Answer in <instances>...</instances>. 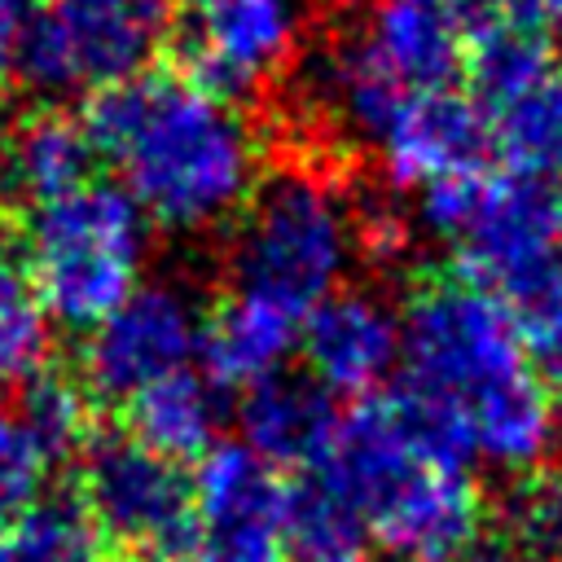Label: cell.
I'll return each mask as SVG.
<instances>
[{
    "instance_id": "obj_1",
    "label": "cell",
    "mask_w": 562,
    "mask_h": 562,
    "mask_svg": "<svg viewBox=\"0 0 562 562\" xmlns=\"http://www.w3.org/2000/svg\"><path fill=\"white\" fill-rule=\"evenodd\" d=\"M83 132L97 162L119 171L145 220L193 233L237 220L263 180V136L237 101H224L180 70H145L83 101Z\"/></svg>"
},
{
    "instance_id": "obj_2",
    "label": "cell",
    "mask_w": 562,
    "mask_h": 562,
    "mask_svg": "<svg viewBox=\"0 0 562 562\" xmlns=\"http://www.w3.org/2000/svg\"><path fill=\"white\" fill-rule=\"evenodd\" d=\"M404 378L448 400L474 448L536 470L553 430V395L531 373L514 312L457 263H426L404 281Z\"/></svg>"
},
{
    "instance_id": "obj_3",
    "label": "cell",
    "mask_w": 562,
    "mask_h": 562,
    "mask_svg": "<svg viewBox=\"0 0 562 562\" xmlns=\"http://www.w3.org/2000/svg\"><path fill=\"white\" fill-rule=\"evenodd\" d=\"M351 241V202H342L334 176L316 167H281L263 176L237 211L228 241L233 290L303 321L329 299Z\"/></svg>"
},
{
    "instance_id": "obj_4",
    "label": "cell",
    "mask_w": 562,
    "mask_h": 562,
    "mask_svg": "<svg viewBox=\"0 0 562 562\" xmlns=\"http://www.w3.org/2000/svg\"><path fill=\"white\" fill-rule=\"evenodd\" d=\"M26 272L44 316L97 329L132 290L145 259V211L123 184L88 180L18 215Z\"/></svg>"
},
{
    "instance_id": "obj_5",
    "label": "cell",
    "mask_w": 562,
    "mask_h": 562,
    "mask_svg": "<svg viewBox=\"0 0 562 562\" xmlns=\"http://www.w3.org/2000/svg\"><path fill=\"white\" fill-rule=\"evenodd\" d=\"M162 40V0H44L26 22L18 83L44 101H92L145 75Z\"/></svg>"
},
{
    "instance_id": "obj_6",
    "label": "cell",
    "mask_w": 562,
    "mask_h": 562,
    "mask_svg": "<svg viewBox=\"0 0 562 562\" xmlns=\"http://www.w3.org/2000/svg\"><path fill=\"white\" fill-rule=\"evenodd\" d=\"M75 492L119 558L184 562L202 544L193 474L127 430H97L88 439Z\"/></svg>"
},
{
    "instance_id": "obj_7",
    "label": "cell",
    "mask_w": 562,
    "mask_h": 562,
    "mask_svg": "<svg viewBox=\"0 0 562 562\" xmlns=\"http://www.w3.org/2000/svg\"><path fill=\"white\" fill-rule=\"evenodd\" d=\"M167 44L184 79L241 101L294 66L303 0H171Z\"/></svg>"
},
{
    "instance_id": "obj_8",
    "label": "cell",
    "mask_w": 562,
    "mask_h": 562,
    "mask_svg": "<svg viewBox=\"0 0 562 562\" xmlns=\"http://www.w3.org/2000/svg\"><path fill=\"white\" fill-rule=\"evenodd\" d=\"M562 189L514 171H492L487 198L470 228L457 237L452 263L505 303L522 299L536 281L562 268Z\"/></svg>"
},
{
    "instance_id": "obj_9",
    "label": "cell",
    "mask_w": 562,
    "mask_h": 562,
    "mask_svg": "<svg viewBox=\"0 0 562 562\" xmlns=\"http://www.w3.org/2000/svg\"><path fill=\"white\" fill-rule=\"evenodd\" d=\"M198 338L202 325L189 299L171 285H145L88 334L75 373L97 404H127L149 382L184 369Z\"/></svg>"
},
{
    "instance_id": "obj_10",
    "label": "cell",
    "mask_w": 562,
    "mask_h": 562,
    "mask_svg": "<svg viewBox=\"0 0 562 562\" xmlns=\"http://www.w3.org/2000/svg\"><path fill=\"white\" fill-rule=\"evenodd\" d=\"M364 527L395 562H452L487 527V496L465 470L417 465Z\"/></svg>"
},
{
    "instance_id": "obj_11",
    "label": "cell",
    "mask_w": 562,
    "mask_h": 562,
    "mask_svg": "<svg viewBox=\"0 0 562 562\" xmlns=\"http://www.w3.org/2000/svg\"><path fill=\"white\" fill-rule=\"evenodd\" d=\"M386 176L395 184H430L492 162V123L461 88L413 92L378 136Z\"/></svg>"
},
{
    "instance_id": "obj_12",
    "label": "cell",
    "mask_w": 562,
    "mask_h": 562,
    "mask_svg": "<svg viewBox=\"0 0 562 562\" xmlns=\"http://www.w3.org/2000/svg\"><path fill=\"white\" fill-rule=\"evenodd\" d=\"M303 342V360L312 369V378L325 391H347V395H373V386L386 378L400 334L391 312L360 294V290H342L321 299L299 329Z\"/></svg>"
},
{
    "instance_id": "obj_13",
    "label": "cell",
    "mask_w": 562,
    "mask_h": 562,
    "mask_svg": "<svg viewBox=\"0 0 562 562\" xmlns=\"http://www.w3.org/2000/svg\"><path fill=\"white\" fill-rule=\"evenodd\" d=\"M369 66L400 92H439L461 79V26L417 0H378L351 31Z\"/></svg>"
},
{
    "instance_id": "obj_14",
    "label": "cell",
    "mask_w": 562,
    "mask_h": 562,
    "mask_svg": "<svg viewBox=\"0 0 562 562\" xmlns=\"http://www.w3.org/2000/svg\"><path fill=\"white\" fill-rule=\"evenodd\" d=\"M246 448L255 457H263L268 465L285 470H316L334 443L338 430V413L329 391L316 378H299V373H268L263 382L246 386L241 408H237Z\"/></svg>"
},
{
    "instance_id": "obj_15",
    "label": "cell",
    "mask_w": 562,
    "mask_h": 562,
    "mask_svg": "<svg viewBox=\"0 0 562 562\" xmlns=\"http://www.w3.org/2000/svg\"><path fill=\"white\" fill-rule=\"evenodd\" d=\"M290 474L246 443H215L193 474L202 536H281Z\"/></svg>"
},
{
    "instance_id": "obj_16",
    "label": "cell",
    "mask_w": 562,
    "mask_h": 562,
    "mask_svg": "<svg viewBox=\"0 0 562 562\" xmlns=\"http://www.w3.org/2000/svg\"><path fill=\"white\" fill-rule=\"evenodd\" d=\"M294 316H285L281 307L250 299V294H228L206 312L198 351L206 360V378L215 386H255L268 373L281 369L285 351L299 338Z\"/></svg>"
},
{
    "instance_id": "obj_17",
    "label": "cell",
    "mask_w": 562,
    "mask_h": 562,
    "mask_svg": "<svg viewBox=\"0 0 562 562\" xmlns=\"http://www.w3.org/2000/svg\"><path fill=\"white\" fill-rule=\"evenodd\" d=\"M553 70L558 61L549 35L518 26L501 13H483L461 35V79L483 114H496L501 105L518 101Z\"/></svg>"
},
{
    "instance_id": "obj_18",
    "label": "cell",
    "mask_w": 562,
    "mask_h": 562,
    "mask_svg": "<svg viewBox=\"0 0 562 562\" xmlns=\"http://www.w3.org/2000/svg\"><path fill=\"white\" fill-rule=\"evenodd\" d=\"M97 149L83 132V119H70L61 110H40L13 127V154H9V180H13V211L53 202L79 184L92 180Z\"/></svg>"
},
{
    "instance_id": "obj_19",
    "label": "cell",
    "mask_w": 562,
    "mask_h": 562,
    "mask_svg": "<svg viewBox=\"0 0 562 562\" xmlns=\"http://www.w3.org/2000/svg\"><path fill=\"white\" fill-rule=\"evenodd\" d=\"M127 435L167 461H202L215 448V395L211 382L176 369L127 400Z\"/></svg>"
},
{
    "instance_id": "obj_20",
    "label": "cell",
    "mask_w": 562,
    "mask_h": 562,
    "mask_svg": "<svg viewBox=\"0 0 562 562\" xmlns=\"http://www.w3.org/2000/svg\"><path fill=\"white\" fill-rule=\"evenodd\" d=\"M0 562H114V549L83 496L57 492L0 531Z\"/></svg>"
},
{
    "instance_id": "obj_21",
    "label": "cell",
    "mask_w": 562,
    "mask_h": 562,
    "mask_svg": "<svg viewBox=\"0 0 562 562\" xmlns=\"http://www.w3.org/2000/svg\"><path fill=\"white\" fill-rule=\"evenodd\" d=\"M492 123V158L514 176L553 180L562 176V66L544 75L531 92L487 114Z\"/></svg>"
},
{
    "instance_id": "obj_22",
    "label": "cell",
    "mask_w": 562,
    "mask_h": 562,
    "mask_svg": "<svg viewBox=\"0 0 562 562\" xmlns=\"http://www.w3.org/2000/svg\"><path fill=\"white\" fill-rule=\"evenodd\" d=\"M22 430L31 435L35 452L48 461H79L88 439L101 430L97 426V400L79 382L75 369H53L44 364L22 382V408L13 413Z\"/></svg>"
},
{
    "instance_id": "obj_23",
    "label": "cell",
    "mask_w": 562,
    "mask_h": 562,
    "mask_svg": "<svg viewBox=\"0 0 562 562\" xmlns=\"http://www.w3.org/2000/svg\"><path fill=\"white\" fill-rule=\"evenodd\" d=\"M281 544L290 558H303V562L351 558L360 544V518L321 474H294L285 496Z\"/></svg>"
},
{
    "instance_id": "obj_24",
    "label": "cell",
    "mask_w": 562,
    "mask_h": 562,
    "mask_svg": "<svg viewBox=\"0 0 562 562\" xmlns=\"http://www.w3.org/2000/svg\"><path fill=\"white\" fill-rule=\"evenodd\" d=\"M48 364V325L26 259L0 237V378L26 382Z\"/></svg>"
},
{
    "instance_id": "obj_25",
    "label": "cell",
    "mask_w": 562,
    "mask_h": 562,
    "mask_svg": "<svg viewBox=\"0 0 562 562\" xmlns=\"http://www.w3.org/2000/svg\"><path fill=\"white\" fill-rule=\"evenodd\" d=\"M496 522L514 531L531 562H562V465L527 470L509 487Z\"/></svg>"
},
{
    "instance_id": "obj_26",
    "label": "cell",
    "mask_w": 562,
    "mask_h": 562,
    "mask_svg": "<svg viewBox=\"0 0 562 562\" xmlns=\"http://www.w3.org/2000/svg\"><path fill=\"white\" fill-rule=\"evenodd\" d=\"M531 373L549 395H562V268L536 281L522 299L509 303Z\"/></svg>"
},
{
    "instance_id": "obj_27",
    "label": "cell",
    "mask_w": 562,
    "mask_h": 562,
    "mask_svg": "<svg viewBox=\"0 0 562 562\" xmlns=\"http://www.w3.org/2000/svg\"><path fill=\"white\" fill-rule=\"evenodd\" d=\"M40 483H44V457L35 452L22 422L0 408V531L40 501Z\"/></svg>"
},
{
    "instance_id": "obj_28",
    "label": "cell",
    "mask_w": 562,
    "mask_h": 562,
    "mask_svg": "<svg viewBox=\"0 0 562 562\" xmlns=\"http://www.w3.org/2000/svg\"><path fill=\"white\" fill-rule=\"evenodd\" d=\"M198 562H290L281 536H202Z\"/></svg>"
},
{
    "instance_id": "obj_29",
    "label": "cell",
    "mask_w": 562,
    "mask_h": 562,
    "mask_svg": "<svg viewBox=\"0 0 562 562\" xmlns=\"http://www.w3.org/2000/svg\"><path fill=\"white\" fill-rule=\"evenodd\" d=\"M26 22H31L26 0H0V92L18 83L22 44H26Z\"/></svg>"
},
{
    "instance_id": "obj_30",
    "label": "cell",
    "mask_w": 562,
    "mask_h": 562,
    "mask_svg": "<svg viewBox=\"0 0 562 562\" xmlns=\"http://www.w3.org/2000/svg\"><path fill=\"white\" fill-rule=\"evenodd\" d=\"M452 562H531V558H527V549L514 540V531L492 518Z\"/></svg>"
},
{
    "instance_id": "obj_31",
    "label": "cell",
    "mask_w": 562,
    "mask_h": 562,
    "mask_svg": "<svg viewBox=\"0 0 562 562\" xmlns=\"http://www.w3.org/2000/svg\"><path fill=\"white\" fill-rule=\"evenodd\" d=\"M492 13L518 22V26H531L540 35H562V0H487Z\"/></svg>"
},
{
    "instance_id": "obj_32",
    "label": "cell",
    "mask_w": 562,
    "mask_h": 562,
    "mask_svg": "<svg viewBox=\"0 0 562 562\" xmlns=\"http://www.w3.org/2000/svg\"><path fill=\"white\" fill-rule=\"evenodd\" d=\"M9 154H13V127L0 119V215L13 211V180H9Z\"/></svg>"
},
{
    "instance_id": "obj_33",
    "label": "cell",
    "mask_w": 562,
    "mask_h": 562,
    "mask_svg": "<svg viewBox=\"0 0 562 562\" xmlns=\"http://www.w3.org/2000/svg\"><path fill=\"white\" fill-rule=\"evenodd\" d=\"M334 562H364V558H360V553H351V558H334Z\"/></svg>"
},
{
    "instance_id": "obj_34",
    "label": "cell",
    "mask_w": 562,
    "mask_h": 562,
    "mask_svg": "<svg viewBox=\"0 0 562 562\" xmlns=\"http://www.w3.org/2000/svg\"><path fill=\"white\" fill-rule=\"evenodd\" d=\"M114 562H132V558H119V553H114Z\"/></svg>"
},
{
    "instance_id": "obj_35",
    "label": "cell",
    "mask_w": 562,
    "mask_h": 562,
    "mask_svg": "<svg viewBox=\"0 0 562 562\" xmlns=\"http://www.w3.org/2000/svg\"><path fill=\"white\" fill-rule=\"evenodd\" d=\"M558 250H562V237H558Z\"/></svg>"
},
{
    "instance_id": "obj_36",
    "label": "cell",
    "mask_w": 562,
    "mask_h": 562,
    "mask_svg": "<svg viewBox=\"0 0 562 562\" xmlns=\"http://www.w3.org/2000/svg\"><path fill=\"white\" fill-rule=\"evenodd\" d=\"M35 4H44V0H35Z\"/></svg>"
}]
</instances>
